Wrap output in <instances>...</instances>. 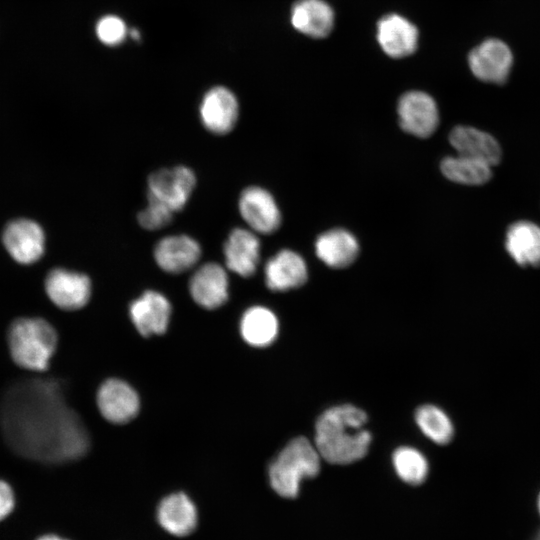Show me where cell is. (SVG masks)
Segmentation results:
<instances>
[{"instance_id":"1","label":"cell","mask_w":540,"mask_h":540,"mask_svg":"<svg viewBox=\"0 0 540 540\" xmlns=\"http://www.w3.org/2000/svg\"><path fill=\"white\" fill-rule=\"evenodd\" d=\"M0 423L11 448L38 461L77 460L91 445L85 424L66 404L61 385L52 379L12 385L1 402Z\"/></svg>"},{"instance_id":"2","label":"cell","mask_w":540,"mask_h":540,"mask_svg":"<svg viewBox=\"0 0 540 540\" xmlns=\"http://www.w3.org/2000/svg\"><path fill=\"white\" fill-rule=\"evenodd\" d=\"M366 423V413L354 405L343 404L324 411L315 426V447L321 458L339 465L362 459L372 440Z\"/></svg>"},{"instance_id":"3","label":"cell","mask_w":540,"mask_h":540,"mask_svg":"<svg viewBox=\"0 0 540 540\" xmlns=\"http://www.w3.org/2000/svg\"><path fill=\"white\" fill-rule=\"evenodd\" d=\"M8 347L12 360L19 367L44 372L48 369L58 346V334L45 319L23 317L9 327Z\"/></svg>"},{"instance_id":"4","label":"cell","mask_w":540,"mask_h":540,"mask_svg":"<svg viewBox=\"0 0 540 540\" xmlns=\"http://www.w3.org/2000/svg\"><path fill=\"white\" fill-rule=\"evenodd\" d=\"M320 459L315 445L307 438L299 436L292 439L269 466L272 489L281 497H296L301 481L319 473Z\"/></svg>"},{"instance_id":"5","label":"cell","mask_w":540,"mask_h":540,"mask_svg":"<svg viewBox=\"0 0 540 540\" xmlns=\"http://www.w3.org/2000/svg\"><path fill=\"white\" fill-rule=\"evenodd\" d=\"M95 403L99 415L112 425H126L136 419L142 408L137 389L123 378L109 377L97 387Z\"/></svg>"},{"instance_id":"6","label":"cell","mask_w":540,"mask_h":540,"mask_svg":"<svg viewBox=\"0 0 540 540\" xmlns=\"http://www.w3.org/2000/svg\"><path fill=\"white\" fill-rule=\"evenodd\" d=\"M127 314L136 333L144 339H150L164 336L168 332L173 306L166 295L150 289L129 303Z\"/></svg>"},{"instance_id":"7","label":"cell","mask_w":540,"mask_h":540,"mask_svg":"<svg viewBox=\"0 0 540 540\" xmlns=\"http://www.w3.org/2000/svg\"><path fill=\"white\" fill-rule=\"evenodd\" d=\"M196 181L195 173L187 166L160 169L148 177L147 197L175 213L186 206Z\"/></svg>"},{"instance_id":"8","label":"cell","mask_w":540,"mask_h":540,"mask_svg":"<svg viewBox=\"0 0 540 540\" xmlns=\"http://www.w3.org/2000/svg\"><path fill=\"white\" fill-rule=\"evenodd\" d=\"M44 289L49 300L64 311H77L88 305L92 297L91 279L84 273L66 268L48 272Z\"/></svg>"},{"instance_id":"9","label":"cell","mask_w":540,"mask_h":540,"mask_svg":"<svg viewBox=\"0 0 540 540\" xmlns=\"http://www.w3.org/2000/svg\"><path fill=\"white\" fill-rule=\"evenodd\" d=\"M1 240L8 255L21 265L36 263L45 253V232L38 222L30 218H16L8 222Z\"/></svg>"},{"instance_id":"10","label":"cell","mask_w":540,"mask_h":540,"mask_svg":"<svg viewBox=\"0 0 540 540\" xmlns=\"http://www.w3.org/2000/svg\"><path fill=\"white\" fill-rule=\"evenodd\" d=\"M398 123L403 131L418 138L430 137L439 124L436 101L420 90L407 91L397 103Z\"/></svg>"},{"instance_id":"11","label":"cell","mask_w":540,"mask_h":540,"mask_svg":"<svg viewBox=\"0 0 540 540\" xmlns=\"http://www.w3.org/2000/svg\"><path fill=\"white\" fill-rule=\"evenodd\" d=\"M468 65L477 79L499 85L508 79L513 65V54L504 41L488 38L469 52Z\"/></svg>"},{"instance_id":"12","label":"cell","mask_w":540,"mask_h":540,"mask_svg":"<svg viewBox=\"0 0 540 540\" xmlns=\"http://www.w3.org/2000/svg\"><path fill=\"white\" fill-rule=\"evenodd\" d=\"M188 291L193 302L203 310L221 308L229 299V277L217 262L200 265L191 275Z\"/></svg>"},{"instance_id":"13","label":"cell","mask_w":540,"mask_h":540,"mask_svg":"<svg viewBox=\"0 0 540 540\" xmlns=\"http://www.w3.org/2000/svg\"><path fill=\"white\" fill-rule=\"evenodd\" d=\"M238 210L248 228L257 234L274 233L281 225L279 206L264 188L250 186L244 189L238 200Z\"/></svg>"},{"instance_id":"14","label":"cell","mask_w":540,"mask_h":540,"mask_svg":"<svg viewBox=\"0 0 540 540\" xmlns=\"http://www.w3.org/2000/svg\"><path fill=\"white\" fill-rule=\"evenodd\" d=\"M376 40L381 50L393 59L412 55L418 47L419 31L408 18L398 13L383 15L376 24Z\"/></svg>"},{"instance_id":"15","label":"cell","mask_w":540,"mask_h":540,"mask_svg":"<svg viewBox=\"0 0 540 540\" xmlns=\"http://www.w3.org/2000/svg\"><path fill=\"white\" fill-rule=\"evenodd\" d=\"M199 116L203 126L211 133L225 135L236 125L239 103L234 93L223 86L210 88L199 106Z\"/></svg>"},{"instance_id":"16","label":"cell","mask_w":540,"mask_h":540,"mask_svg":"<svg viewBox=\"0 0 540 540\" xmlns=\"http://www.w3.org/2000/svg\"><path fill=\"white\" fill-rule=\"evenodd\" d=\"M201 255L202 250L198 241L186 234L161 238L153 251L158 267L169 274H181L192 269Z\"/></svg>"},{"instance_id":"17","label":"cell","mask_w":540,"mask_h":540,"mask_svg":"<svg viewBox=\"0 0 540 540\" xmlns=\"http://www.w3.org/2000/svg\"><path fill=\"white\" fill-rule=\"evenodd\" d=\"M260 251L257 233L249 228H234L223 246L225 267L240 277H250L258 268Z\"/></svg>"},{"instance_id":"18","label":"cell","mask_w":540,"mask_h":540,"mask_svg":"<svg viewBox=\"0 0 540 540\" xmlns=\"http://www.w3.org/2000/svg\"><path fill=\"white\" fill-rule=\"evenodd\" d=\"M307 278L308 268L304 258L290 249L278 251L264 266L265 284L275 292L298 288Z\"/></svg>"},{"instance_id":"19","label":"cell","mask_w":540,"mask_h":540,"mask_svg":"<svg viewBox=\"0 0 540 540\" xmlns=\"http://www.w3.org/2000/svg\"><path fill=\"white\" fill-rule=\"evenodd\" d=\"M290 22L301 34L323 39L333 30L335 13L325 0H296L290 10Z\"/></svg>"},{"instance_id":"20","label":"cell","mask_w":540,"mask_h":540,"mask_svg":"<svg viewBox=\"0 0 540 540\" xmlns=\"http://www.w3.org/2000/svg\"><path fill=\"white\" fill-rule=\"evenodd\" d=\"M449 142L457 154L483 161L490 166L499 163L501 147L490 134L471 126L459 125L449 134Z\"/></svg>"},{"instance_id":"21","label":"cell","mask_w":540,"mask_h":540,"mask_svg":"<svg viewBox=\"0 0 540 540\" xmlns=\"http://www.w3.org/2000/svg\"><path fill=\"white\" fill-rule=\"evenodd\" d=\"M157 519L168 533L183 537L197 526V509L188 495L175 492L164 497L157 508Z\"/></svg>"},{"instance_id":"22","label":"cell","mask_w":540,"mask_h":540,"mask_svg":"<svg viewBox=\"0 0 540 540\" xmlns=\"http://www.w3.org/2000/svg\"><path fill=\"white\" fill-rule=\"evenodd\" d=\"M315 254L331 268H344L351 265L360 250L357 238L348 230L334 228L323 232L315 241Z\"/></svg>"},{"instance_id":"23","label":"cell","mask_w":540,"mask_h":540,"mask_svg":"<svg viewBox=\"0 0 540 540\" xmlns=\"http://www.w3.org/2000/svg\"><path fill=\"white\" fill-rule=\"evenodd\" d=\"M505 248L520 266H540V227L533 222L522 220L509 226Z\"/></svg>"},{"instance_id":"24","label":"cell","mask_w":540,"mask_h":540,"mask_svg":"<svg viewBox=\"0 0 540 540\" xmlns=\"http://www.w3.org/2000/svg\"><path fill=\"white\" fill-rule=\"evenodd\" d=\"M279 323L276 315L267 307L255 305L246 309L239 321V333L249 346L263 348L277 338Z\"/></svg>"},{"instance_id":"25","label":"cell","mask_w":540,"mask_h":540,"mask_svg":"<svg viewBox=\"0 0 540 540\" xmlns=\"http://www.w3.org/2000/svg\"><path fill=\"white\" fill-rule=\"evenodd\" d=\"M489 164L463 155L445 157L440 164L443 175L450 181L464 185H482L489 181Z\"/></svg>"},{"instance_id":"26","label":"cell","mask_w":540,"mask_h":540,"mask_svg":"<svg viewBox=\"0 0 540 540\" xmlns=\"http://www.w3.org/2000/svg\"><path fill=\"white\" fill-rule=\"evenodd\" d=\"M415 421L421 432L438 445H446L453 439V422L448 414L436 405L425 404L418 407Z\"/></svg>"},{"instance_id":"27","label":"cell","mask_w":540,"mask_h":540,"mask_svg":"<svg viewBox=\"0 0 540 540\" xmlns=\"http://www.w3.org/2000/svg\"><path fill=\"white\" fill-rule=\"evenodd\" d=\"M392 463L399 478L410 485H419L428 476L426 457L413 447L397 448L392 455Z\"/></svg>"},{"instance_id":"28","label":"cell","mask_w":540,"mask_h":540,"mask_svg":"<svg viewBox=\"0 0 540 540\" xmlns=\"http://www.w3.org/2000/svg\"><path fill=\"white\" fill-rule=\"evenodd\" d=\"M95 31L98 39L111 47L121 44L128 34L125 22L116 15L100 18L96 23Z\"/></svg>"},{"instance_id":"29","label":"cell","mask_w":540,"mask_h":540,"mask_svg":"<svg viewBox=\"0 0 540 540\" xmlns=\"http://www.w3.org/2000/svg\"><path fill=\"white\" fill-rule=\"evenodd\" d=\"M173 214L166 206L148 199L147 206L139 212L137 220L146 230H157L167 226L173 219Z\"/></svg>"},{"instance_id":"30","label":"cell","mask_w":540,"mask_h":540,"mask_svg":"<svg viewBox=\"0 0 540 540\" xmlns=\"http://www.w3.org/2000/svg\"><path fill=\"white\" fill-rule=\"evenodd\" d=\"M15 500L11 486L0 480V520L6 518L14 508Z\"/></svg>"},{"instance_id":"31","label":"cell","mask_w":540,"mask_h":540,"mask_svg":"<svg viewBox=\"0 0 540 540\" xmlns=\"http://www.w3.org/2000/svg\"><path fill=\"white\" fill-rule=\"evenodd\" d=\"M128 34L135 41H139L141 39V33L136 28L131 29Z\"/></svg>"},{"instance_id":"32","label":"cell","mask_w":540,"mask_h":540,"mask_svg":"<svg viewBox=\"0 0 540 540\" xmlns=\"http://www.w3.org/2000/svg\"><path fill=\"white\" fill-rule=\"evenodd\" d=\"M38 540H67V539H63L56 535H45L39 538Z\"/></svg>"},{"instance_id":"33","label":"cell","mask_w":540,"mask_h":540,"mask_svg":"<svg viewBox=\"0 0 540 540\" xmlns=\"http://www.w3.org/2000/svg\"><path fill=\"white\" fill-rule=\"evenodd\" d=\"M537 506H538V511H539V514H540V494L538 496Z\"/></svg>"},{"instance_id":"34","label":"cell","mask_w":540,"mask_h":540,"mask_svg":"<svg viewBox=\"0 0 540 540\" xmlns=\"http://www.w3.org/2000/svg\"><path fill=\"white\" fill-rule=\"evenodd\" d=\"M534 540H540V532L537 534Z\"/></svg>"}]
</instances>
